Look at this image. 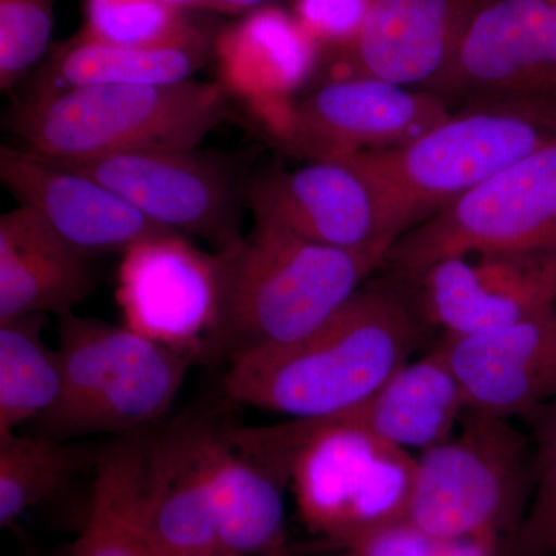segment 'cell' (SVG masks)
I'll return each instance as SVG.
<instances>
[{"mask_svg":"<svg viewBox=\"0 0 556 556\" xmlns=\"http://www.w3.org/2000/svg\"><path fill=\"white\" fill-rule=\"evenodd\" d=\"M526 417L533 428V493L506 556H555L556 399Z\"/></svg>","mask_w":556,"mask_h":556,"instance_id":"cell-28","label":"cell"},{"mask_svg":"<svg viewBox=\"0 0 556 556\" xmlns=\"http://www.w3.org/2000/svg\"><path fill=\"white\" fill-rule=\"evenodd\" d=\"M485 2L372 0L350 42L321 50L318 83L371 78L426 91L447 72L468 25Z\"/></svg>","mask_w":556,"mask_h":556,"instance_id":"cell-14","label":"cell"},{"mask_svg":"<svg viewBox=\"0 0 556 556\" xmlns=\"http://www.w3.org/2000/svg\"><path fill=\"white\" fill-rule=\"evenodd\" d=\"M424 324L401 289L364 285L306 338L230 362L223 388L236 404L292 419L340 415L408 364Z\"/></svg>","mask_w":556,"mask_h":556,"instance_id":"cell-1","label":"cell"},{"mask_svg":"<svg viewBox=\"0 0 556 556\" xmlns=\"http://www.w3.org/2000/svg\"><path fill=\"white\" fill-rule=\"evenodd\" d=\"M56 0H0V90L11 91L49 50Z\"/></svg>","mask_w":556,"mask_h":556,"instance_id":"cell-29","label":"cell"},{"mask_svg":"<svg viewBox=\"0 0 556 556\" xmlns=\"http://www.w3.org/2000/svg\"><path fill=\"white\" fill-rule=\"evenodd\" d=\"M214 61L219 83L266 123L317 75L321 46L295 14L265 5L217 31Z\"/></svg>","mask_w":556,"mask_h":556,"instance_id":"cell-19","label":"cell"},{"mask_svg":"<svg viewBox=\"0 0 556 556\" xmlns=\"http://www.w3.org/2000/svg\"><path fill=\"white\" fill-rule=\"evenodd\" d=\"M342 548V556H438L437 538L408 518L379 527Z\"/></svg>","mask_w":556,"mask_h":556,"instance_id":"cell-31","label":"cell"},{"mask_svg":"<svg viewBox=\"0 0 556 556\" xmlns=\"http://www.w3.org/2000/svg\"><path fill=\"white\" fill-rule=\"evenodd\" d=\"M548 2L555 3L556 5V0H548Z\"/></svg>","mask_w":556,"mask_h":556,"instance_id":"cell-35","label":"cell"},{"mask_svg":"<svg viewBox=\"0 0 556 556\" xmlns=\"http://www.w3.org/2000/svg\"><path fill=\"white\" fill-rule=\"evenodd\" d=\"M163 2L188 11H215V13H225L215 0H163Z\"/></svg>","mask_w":556,"mask_h":556,"instance_id":"cell-34","label":"cell"},{"mask_svg":"<svg viewBox=\"0 0 556 556\" xmlns=\"http://www.w3.org/2000/svg\"><path fill=\"white\" fill-rule=\"evenodd\" d=\"M215 527L236 556L277 555L287 540L289 478L249 442L243 427L192 422Z\"/></svg>","mask_w":556,"mask_h":556,"instance_id":"cell-17","label":"cell"},{"mask_svg":"<svg viewBox=\"0 0 556 556\" xmlns=\"http://www.w3.org/2000/svg\"><path fill=\"white\" fill-rule=\"evenodd\" d=\"M0 179L20 206L38 212L86 258L124 254L139 241L174 232L97 179L31 149H0Z\"/></svg>","mask_w":556,"mask_h":556,"instance_id":"cell-16","label":"cell"},{"mask_svg":"<svg viewBox=\"0 0 556 556\" xmlns=\"http://www.w3.org/2000/svg\"><path fill=\"white\" fill-rule=\"evenodd\" d=\"M254 149L244 152L160 149L61 160L118 193L150 219L214 252L239 243ZM53 159V156H51Z\"/></svg>","mask_w":556,"mask_h":556,"instance_id":"cell-9","label":"cell"},{"mask_svg":"<svg viewBox=\"0 0 556 556\" xmlns=\"http://www.w3.org/2000/svg\"><path fill=\"white\" fill-rule=\"evenodd\" d=\"M217 254V306L206 362H230L306 338L386 266V252L324 247L276 223Z\"/></svg>","mask_w":556,"mask_h":556,"instance_id":"cell-2","label":"cell"},{"mask_svg":"<svg viewBox=\"0 0 556 556\" xmlns=\"http://www.w3.org/2000/svg\"><path fill=\"white\" fill-rule=\"evenodd\" d=\"M484 252L556 262V141L399 237L386 266L408 283L441 260Z\"/></svg>","mask_w":556,"mask_h":556,"instance_id":"cell-8","label":"cell"},{"mask_svg":"<svg viewBox=\"0 0 556 556\" xmlns=\"http://www.w3.org/2000/svg\"><path fill=\"white\" fill-rule=\"evenodd\" d=\"M452 109L525 101L556 108V5L486 0L468 25L447 72L426 90Z\"/></svg>","mask_w":556,"mask_h":556,"instance_id":"cell-11","label":"cell"},{"mask_svg":"<svg viewBox=\"0 0 556 556\" xmlns=\"http://www.w3.org/2000/svg\"><path fill=\"white\" fill-rule=\"evenodd\" d=\"M554 141V105L484 101L457 109L437 129L405 148L369 150L342 159L379 186L404 236Z\"/></svg>","mask_w":556,"mask_h":556,"instance_id":"cell-3","label":"cell"},{"mask_svg":"<svg viewBox=\"0 0 556 556\" xmlns=\"http://www.w3.org/2000/svg\"><path fill=\"white\" fill-rule=\"evenodd\" d=\"M311 532L340 547L408 518L417 457L339 417L268 427Z\"/></svg>","mask_w":556,"mask_h":556,"instance_id":"cell-5","label":"cell"},{"mask_svg":"<svg viewBox=\"0 0 556 556\" xmlns=\"http://www.w3.org/2000/svg\"><path fill=\"white\" fill-rule=\"evenodd\" d=\"M46 314L0 320V438L49 413L60 401V353L43 342Z\"/></svg>","mask_w":556,"mask_h":556,"instance_id":"cell-25","label":"cell"},{"mask_svg":"<svg viewBox=\"0 0 556 556\" xmlns=\"http://www.w3.org/2000/svg\"><path fill=\"white\" fill-rule=\"evenodd\" d=\"M30 207L0 217V320L72 313L97 287L89 262Z\"/></svg>","mask_w":556,"mask_h":556,"instance_id":"cell-20","label":"cell"},{"mask_svg":"<svg viewBox=\"0 0 556 556\" xmlns=\"http://www.w3.org/2000/svg\"><path fill=\"white\" fill-rule=\"evenodd\" d=\"M452 115L437 94L371 78L332 79L299 93L265 124L270 137L309 160L401 149Z\"/></svg>","mask_w":556,"mask_h":556,"instance_id":"cell-10","label":"cell"},{"mask_svg":"<svg viewBox=\"0 0 556 556\" xmlns=\"http://www.w3.org/2000/svg\"><path fill=\"white\" fill-rule=\"evenodd\" d=\"M232 115L219 80L170 86H89L27 97L10 126L25 148L61 160L135 150L192 149Z\"/></svg>","mask_w":556,"mask_h":556,"instance_id":"cell-4","label":"cell"},{"mask_svg":"<svg viewBox=\"0 0 556 556\" xmlns=\"http://www.w3.org/2000/svg\"><path fill=\"white\" fill-rule=\"evenodd\" d=\"M226 14H244L260 7L270 5L273 0H215Z\"/></svg>","mask_w":556,"mask_h":556,"instance_id":"cell-33","label":"cell"},{"mask_svg":"<svg viewBox=\"0 0 556 556\" xmlns=\"http://www.w3.org/2000/svg\"><path fill=\"white\" fill-rule=\"evenodd\" d=\"M229 556H232V555H229Z\"/></svg>","mask_w":556,"mask_h":556,"instance_id":"cell-36","label":"cell"},{"mask_svg":"<svg viewBox=\"0 0 556 556\" xmlns=\"http://www.w3.org/2000/svg\"><path fill=\"white\" fill-rule=\"evenodd\" d=\"M58 320L61 396L36 420L47 437L75 441L149 426L172 407L195 364L126 325L73 313Z\"/></svg>","mask_w":556,"mask_h":556,"instance_id":"cell-6","label":"cell"},{"mask_svg":"<svg viewBox=\"0 0 556 556\" xmlns=\"http://www.w3.org/2000/svg\"><path fill=\"white\" fill-rule=\"evenodd\" d=\"M190 11L163 0H84L79 35L110 46H172L206 35Z\"/></svg>","mask_w":556,"mask_h":556,"instance_id":"cell-27","label":"cell"},{"mask_svg":"<svg viewBox=\"0 0 556 556\" xmlns=\"http://www.w3.org/2000/svg\"><path fill=\"white\" fill-rule=\"evenodd\" d=\"M503 538L496 533L437 538V552L438 556H503Z\"/></svg>","mask_w":556,"mask_h":556,"instance_id":"cell-32","label":"cell"},{"mask_svg":"<svg viewBox=\"0 0 556 556\" xmlns=\"http://www.w3.org/2000/svg\"><path fill=\"white\" fill-rule=\"evenodd\" d=\"M533 439L466 409L447 441L417 457L408 519L433 538L515 535L533 493Z\"/></svg>","mask_w":556,"mask_h":556,"instance_id":"cell-7","label":"cell"},{"mask_svg":"<svg viewBox=\"0 0 556 556\" xmlns=\"http://www.w3.org/2000/svg\"><path fill=\"white\" fill-rule=\"evenodd\" d=\"M101 452L40 433L0 438V526L10 527L84 468L97 466Z\"/></svg>","mask_w":556,"mask_h":556,"instance_id":"cell-26","label":"cell"},{"mask_svg":"<svg viewBox=\"0 0 556 556\" xmlns=\"http://www.w3.org/2000/svg\"><path fill=\"white\" fill-rule=\"evenodd\" d=\"M426 324L444 336L510 327L556 305V262L535 255L484 252L434 263L408 281Z\"/></svg>","mask_w":556,"mask_h":556,"instance_id":"cell-15","label":"cell"},{"mask_svg":"<svg viewBox=\"0 0 556 556\" xmlns=\"http://www.w3.org/2000/svg\"><path fill=\"white\" fill-rule=\"evenodd\" d=\"M215 35L172 46H110L78 35L51 51L28 97L89 86H170L192 78L214 60Z\"/></svg>","mask_w":556,"mask_h":556,"instance_id":"cell-23","label":"cell"},{"mask_svg":"<svg viewBox=\"0 0 556 556\" xmlns=\"http://www.w3.org/2000/svg\"><path fill=\"white\" fill-rule=\"evenodd\" d=\"M438 345L471 412L526 417L556 399V305L496 331L444 336Z\"/></svg>","mask_w":556,"mask_h":556,"instance_id":"cell-18","label":"cell"},{"mask_svg":"<svg viewBox=\"0 0 556 556\" xmlns=\"http://www.w3.org/2000/svg\"><path fill=\"white\" fill-rule=\"evenodd\" d=\"M146 442H118L93 467L89 515L65 556H156L144 489Z\"/></svg>","mask_w":556,"mask_h":556,"instance_id":"cell-24","label":"cell"},{"mask_svg":"<svg viewBox=\"0 0 556 556\" xmlns=\"http://www.w3.org/2000/svg\"><path fill=\"white\" fill-rule=\"evenodd\" d=\"M372 0H295V17L324 49L350 42Z\"/></svg>","mask_w":556,"mask_h":556,"instance_id":"cell-30","label":"cell"},{"mask_svg":"<svg viewBox=\"0 0 556 556\" xmlns=\"http://www.w3.org/2000/svg\"><path fill=\"white\" fill-rule=\"evenodd\" d=\"M248 206L303 239L343 251H390L402 230L379 186L343 159L252 174Z\"/></svg>","mask_w":556,"mask_h":556,"instance_id":"cell-12","label":"cell"},{"mask_svg":"<svg viewBox=\"0 0 556 556\" xmlns=\"http://www.w3.org/2000/svg\"><path fill=\"white\" fill-rule=\"evenodd\" d=\"M467 404L441 346L397 369L376 393L336 415L402 448L434 447L453 437Z\"/></svg>","mask_w":556,"mask_h":556,"instance_id":"cell-22","label":"cell"},{"mask_svg":"<svg viewBox=\"0 0 556 556\" xmlns=\"http://www.w3.org/2000/svg\"><path fill=\"white\" fill-rule=\"evenodd\" d=\"M116 300L126 327L206 362L217 306V254L172 232L123 254Z\"/></svg>","mask_w":556,"mask_h":556,"instance_id":"cell-13","label":"cell"},{"mask_svg":"<svg viewBox=\"0 0 556 556\" xmlns=\"http://www.w3.org/2000/svg\"><path fill=\"white\" fill-rule=\"evenodd\" d=\"M144 489L156 556L232 555L215 527L192 424L146 442Z\"/></svg>","mask_w":556,"mask_h":556,"instance_id":"cell-21","label":"cell"}]
</instances>
